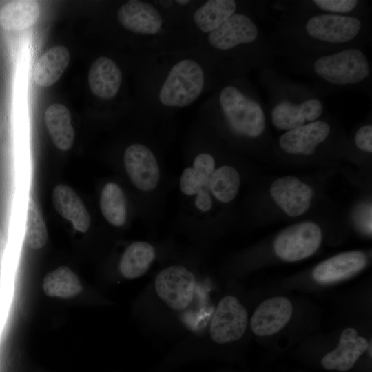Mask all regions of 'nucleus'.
<instances>
[{
	"mask_svg": "<svg viewBox=\"0 0 372 372\" xmlns=\"http://www.w3.org/2000/svg\"><path fill=\"white\" fill-rule=\"evenodd\" d=\"M185 150L177 178L178 204L174 225L192 240L204 242L220 225L211 194L218 158L203 133H195Z\"/></svg>",
	"mask_w": 372,
	"mask_h": 372,
	"instance_id": "1",
	"label": "nucleus"
},
{
	"mask_svg": "<svg viewBox=\"0 0 372 372\" xmlns=\"http://www.w3.org/2000/svg\"><path fill=\"white\" fill-rule=\"evenodd\" d=\"M292 35L303 47H320L335 50L353 46L366 30L358 15H340L325 12L309 14L296 22ZM302 47V48H303ZM308 47V48H309Z\"/></svg>",
	"mask_w": 372,
	"mask_h": 372,
	"instance_id": "2",
	"label": "nucleus"
},
{
	"mask_svg": "<svg viewBox=\"0 0 372 372\" xmlns=\"http://www.w3.org/2000/svg\"><path fill=\"white\" fill-rule=\"evenodd\" d=\"M310 68L320 83L335 87L362 85L371 76L369 59L358 47L321 54L311 60Z\"/></svg>",
	"mask_w": 372,
	"mask_h": 372,
	"instance_id": "3",
	"label": "nucleus"
},
{
	"mask_svg": "<svg viewBox=\"0 0 372 372\" xmlns=\"http://www.w3.org/2000/svg\"><path fill=\"white\" fill-rule=\"evenodd\" d=\"M276 85L270 114L277 129L288 131L317 121L322 115L324 105L313 92L285 82Z\"/></svg>",
	"mask_w": 372,
	"mask_h": 372,
	"instance_id": "4",
	"label": "nucleus"
},
{
	"mask_svg": "<svg viewBox=\"0 0 372 372\" xmlns=\"http://www.w3.org/2000/svg\"><path fill=\"white\" fill-rule=\"evenodd\" d=\"M218 101L225 126L236 137L251 140L263 134L266 117L258 99L228 85L220 92Z\"/></svg>",
	"mask_w": 372,
	"mask_h": 372,
	"instance_id": "5",
	"label": "nucleus"
},
{
	"mask_svg": "<svg viewBox=\"0 0 372 372\" xmlns=\"http://www.w3.org/2000/svg\"><path fill=\"white\" fill-rule=\"evenodd\" d=\"M204 72L193 59H183L172 66L158 94L161 103L167 107H184L196 101L204 87Z\"/></svg>",
	"mask_w": 372,
	"mask_h": 372,
	"instance_id": "6",
	"label": "nucleus"
},
{
	"mask_svg": "<svg viewBox=\"0 0 372 372\" xmlns=\"http://www.w3.org/2000/svg\"><path fill=\"white\" fill-rule=\"evenodd\" d=\"M196 284L194 273L181 263L164 267L154 280L155 291L159 298L176 311H183L190 305Z\"/></svg>",
	"mask_w": 372,
	"mask_h": 372,
	"instance_id": "7",
	"label": "nucleus"
},
{
	"mask_svg": "<svg viewBox=\"0 0 372 372\" xmlns=\"http://www.w3.org/2000/svg\"><path fill=\"white\" fill-rule=\"evenodd\" d=\"M322 231L313 222H304L288 227L276 238L273 248L281 259L294 262L311 256L320 247Z\"/></svg>",
	"mask_w": 372,
	"mask_h": 372,
	"instance_id": "8",
	"label": "nucleus"
},
{
	"mask_svg": "<svg viewBox=\"0 0 372 372\" xmlns=\"http://www.w3.org/2000/svg\"><path fill=\"white\" fill-rule=\"evenodd\" d=\"M245 308L233 296H226L218 302L210 324L211 340L225 344L240 339L247 325Z\"/></svg>",
	"mask_w": 372,
	"mask_h": 372,
	"instance_id": "9",
	"label": "nucleus"
},
{
	"mask_svg": "<svg viewBox=\"0 0 372 372\" xmlns=\"http://www.w3.org/2000/svg\"><path fill=\"white\" fill-rule=\"evenodd\" d=\"M101 214L108 225L123 229L129 225L132 216H138V209L134 198L116 180H108L102 187L99 196Z\"/></svg>",
	"mask_w": 372,
	"mask_h": 372,
	"instance_id": "10",
	"label": "nucleus"
},
{
	"mask_svg": "<svg viewBox=\"0 0 372 372\" xmlns=\"http://www.w3.org/2000/svg\"><path fill=\"white\" fill-rule=\"evenodd\" d=\"M260 30L255 21L243 13H234L218 28L208 34L209 43L221 51L259 41Z\"/></svg>",
	"mask_w": 372,
	"mask_h": 372,
	"instance_id": "11",
	"label": "nucleus"
},
{
	"mask_svg": "<svg viewBox=\"0 0 372 372\" xmlns=\"http://www.w3.org/2000/svg\"><path fill=\"white\" fill-rule=\"evenodd\" d=\"M270 194L285 213L296 217L310 207L313 191L296 177L289 176L276 180L271 185Z\"/></svg>",
	"mask_w": 372,
	"mask_h": 372,
	"instance_id": "12",
	"label": "nucleus"
},
{
	"mask_svg": "<svg viewBox=\"0 0 372 372\" xmlns=\"http://www.w3.org/2000/svg\"><path fill=\"white\" fill-rule=\"evenodd\" d=\"M330 132V125L318 119L287 131L280 137L279 145L287 154L310 156L326 141Z\"/></svg>",
	"mask_w": 372,
	"mask_h": 372,
	"instance_id": "13",
	"label": "nucleus"
},
{
	"mask_svg": "<svg viewBox=\"0 0 372 372\" xmlns=\"http://www.w3.org/2000/svg\"><path fill=\"white\" fill-rule=\"evenodd\" d=\"M293 312L291 302L277 296L263 301L256 308L250 321L252 331L258 336L273 335L289 321Z\"/></svg>",
	"mask_w": 372,
	"mask_h": 372,
	"instance_id": "14",
	"label": "nucleus"
},
{
	"mask_svg": "<svg viewBox=\"0 0 372 372\" xmlns=\"http://www.w3.org/2000/svg\"><path fill=\"white\" fill-rule=\"evenodd\" d=\"M117 18L125 29L141 34H156L163 24L158 10L149 3L138 0L123 4L118 10Z\"/></svg>",
	"mask_w": 372,
	"mask_h": 372,
	"instance_id": "15",
	"label": "nucleus"
},
{
	"mask_svg": "<svg viewBox=\"0 0 372 372\" xmlns=\"http://www.w3.org/2000/svg\"><path fill=\"white\" fill-rule=\"evenodd\" d=\"M368 345L366 339L358 336L355 329L347 328L342 331L337 348L326 354L321 364L327 370L346 371L353 368Z\"/></svg>",
	"mask_w": 372,
	"mask_h": 372,
	"instance_id": "16",
	"label": "nucleus"
},
{
	"mask_svg": "<svg viewBox=\"0 0 372 372\" xmlns=\"http://www.w3.org/2000/svg\"><path fill=\"white\" fill-rule=\"evenodd\" d=\"M366 262V256L362 251L341 253L317 265L313 277L321 284L335 282L355 274L365 267Z\"/></svg>",
	"mask_w": 372,
	"mask_h": 372,
	"instance_id": "17",
	"label": "nucleus"
},
{
	"mask_svg": "<svg viewBox=\"0 0 372 372\" xmlns=\"http://www.w3.org/2000/svg\"><path fill=\"white\" fill-rule=\"evenodd\" d=\"M160 246L145 240L130 243L123 251L118 263L121 275L127 279L143 276L159 255Z\"/></svg>",
	"mask_w": 372,
	"mask_h": 372,
	"instance_id": "18",
	"label": "nucleus"
},
{
	"mask_svg": "<svg viewBox=\"0 0 372 372\" xmlns=\"http://www.w3.org/2000/svg\"><path fill=\"white\" fill-rule=\"evenodd\" d=\"M121 82V71L112 59L101 56L92 62L88 72V83L95 96L103 99L114 97Z\"/></svg>",
	"mask_w": 372,
	"mask_h": 372,
	"instance_id": "19",
	"label": "nucleus"
},
{
	"mask_svg": "<svg viewBox=\"0 0 372 372\" xmlns=\"http://www.w3.org/2000/svg\"><path fill=\"white\" fill-rule=\"evenodd\" d=\"M53 205L57 212L70 220L77 231L85 233L90 225V216L82 200L69 186L56 185L52 192Z\"/></svg>",
	"mask_w": 372,
	"mask_h": 372,
	"instance_id": "20",
	"label": "nucleus"
},
{
	"mask_svg": "<svg viewBox=\"0 0 372 372\" xmlns=\"http://www.w3.org/2000/svg\"><path fill=\"white\" fill-rule=\"evenodd\" d=\"M70 62V53L63 45L50 48L37 61L34 69L35 83L43 87L54 84L62 76Z\"/></svg>",
	"mask_w": 372,
	"mask_h": 372,
	"instance_id": "21",
	"label": "nucleus"
},
{
	"mask_svg": "<svg viewBox=\"0 0 372 372\" xmlns=\"http://www.w3.org/2000/svg\"><path fill=\"white\" fill-rule=\"evenodd\" d=\"M37 1H11L0 8V26L6 30H23L32 26L40 15Z\"/></svg>",
	"mask_w": 372,
	"mask_h": 372,
	"instance_id": "22",
	"label": "nucleus"
},
{
	"mask_svg": "<svg viewBox=\"0 0 372 372\" xmlns=\"http://www.w3.org/2000/svg\"><path fill=\"white\" fill-rule=\"evenodd\" d=\"M45 122L54 145L63 151L70 149L74 140V130L68 108L60 103L50 105L45 112Z\"/></svg>",
	"mask_w": 372,
	"mask_h": 372,
	"instance_id": "23",
	"label": "nucleus"
},
{
	"mask_svg": "<svg viewBox=\"0 0 372 372\" xmlns=\"http://www.w3.org/2000/svg\"><path fill=\"white\" fill-rule=\"evenodd\" d=\"M242 176L237 167L218 163L212 176L211 194L216 207L227 206L236 198Z\"/></svg>",
	"mask_w": 372,
	"mask_h": 372,
	"instance_id": "24",
	"label": "nucleus"
},
{
	"mask_svg": "<svg viewBox=\"0 0 372 372\" xmlns=\"http://www.w3.org/2000/svg\"><path fill=\"white\" fill-rule=\"evenodd\" d=\"M236 9L234 0H209L195 11L194 21L199 30L209 34L236 13Z\"/></svg>",
	"mask_w": 372,
	"mask_h": 372,
	"instance_id": "25",
	"label": "nucleus"
},
{
	"mask_svg": "<svg viewBox=\"0 0 372 372\" xmlns=\"http://www.w3.org/2000/svg\"><path fill=\"white\" fill-rule=\"evenodd\" d=\"M42 287L47 296L60 298L74 297L82 290L78 276L66 266L48 273L43 278Z\"/></svg>",
	"mask_w": 372,
	"mask_h": 372,
	"instance_id": "26",
	"label": "nucleus"
},
{
	"mask_svg": "<svg viewBox=\"0 0 372 372\" xmlns=\"http://www.w3.org/2000/svg\"><path fill=\"white\" fill-rule=\"evenodd\" d=\"M25 242L32 249H39L46 243L48 231L40 210L32 198H30L25 225Z\"/></svg>",
	"mask_w": 372,
	"mask_h": 372,
	"instance_id": "27",
	"label": "nucleus"
},
{
	"mask_svg": "<svg viewBox=\"0 0 372 372\" xmlns=\"http://www.w3.org/2000/svg\"><path fill=\"white\" fill-rule=\"evenodd\" d=\"M310 2L323 12L340 15H358L355 12L361 4L357 0H313Z\"/></svg>",
	"mask_w": 372,
	"mask_h": 372,
	"instance_id": "28",
	"label": "nucleus"
},
{
	"mask_svg": "<svg viewBox=\"0 0 372 372\" xmlns=\"http://www.w3.org/2000/svg\"><path fill=\"white\" fill-rule=\"evenodd\" d=\"M355 143L356 147L366 152H372V125H364L361 126L355 134Z\"/></svg>",
	"mask_w": 372,
	"mask_h": 372,
	"instance_id": "29",
	"label": "nucleus"
},
{
	"mask_svg": "<svg viewBox=\"0 0 372 372\" xmlns=\"http://www.w3.org/2000/svg\"><path fill=\"white\" fill-rule=\"evenodd\" d=\"M355 213V219L358 227L366 234H371V205H362Z\"/></svg>",
	"mask_w": 372,
	"mask_h": 372,
	"instance_id": "30",
	"label": "nucleus"
},
{
	"mask_svg": "<svg viewBox=\"0 0 372 372\" xmlns=\"http://www.w3.org/2000/svg\"><path fill=\"white\" fill-rule=\"evenodd\" d=\"M6 245H7L6 238L5 235L3 234L1 229L0 228V265L3 260Z\"/></svg>",
	"mask_w": 372,
	"mask_h": 372,
	"instance_id": "31",
	"label": "nucleus"
},
{
	"mask_svg": "<svg viewBox=\"0 0 372 372\" xmlns=\"http://www.w3.org/2000/svg\"><path fill=\"white\" fill-rule=\"evenodd\" d=\"M367 349L369 351V354L370 357H371V355H372V353H371V343H369Z\"/></svg>",
	"mask_w": 372,
	"mask_h": 372,
	"instance_id": "32",
	"label": "nucleus"
},
{
	"mask_svg": "<svg viewBox=\"0 0 372 372\" xmlns=\"http://www.w3.org/2000/svg\"><path fill=\"white\" fill-rule=\"evenodd\" d=\"M177 3H180V4H186L188 2H189V1H176Z\"/></svg>",
	"mask_w": 372,
	"mask_h": 372,
	"instance_id": "33",
	"label": "nucleus"
},
{
	"mask_svg": "<svg viewBox=\"0 0 372 372\" xmlns=\"http://www.w3.org/2000/svg\"><path fill=\"white\" fill-rule=\"evenodd\" d=\"M0 134H1V131H0Z\"/></svg>",
	"mask_w": 372,
	"mask_h": 372,
	"instance_id": "34",
	"label": "nucleus"
}]
</instances>
